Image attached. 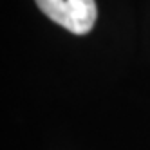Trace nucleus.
Listing matches in <instances>:
<instances>
[{"instance_id": "obj_1", "label": "nucleus", "mask_w": 150, "mask_h": 150, "mask_svg": "<svg viewBox=\"0 0 150 150\" xmlns=\"http://www.w3.org/2000/svg\"><path fill=\"white\" fill-rule=\"evenodd\" d=\"M36 6L52 22L74 35H87L98 16L94 0H36Z\"/></svg>"}]
</instances>
